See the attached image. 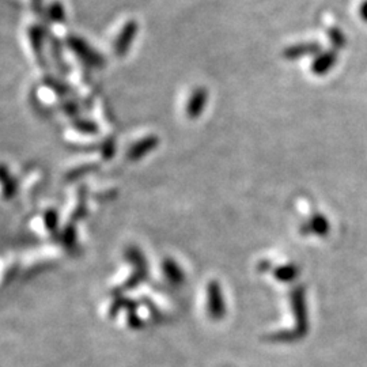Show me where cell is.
Wrapping results in <instances>:
<instances>
[{
  "label": "cell",
  "instance_id": "6da1fadb",
  "mask_svg": "<svg viewBox=\"0 0 367 367\" xmlns=\"http://www.w3.org/2000/svg\"><path fill=\"white\" fill-rule=\"evenodd\" d=\"M69 51L87 67L101 68L105 66V58L97 52L85 38L69 34L66 40Z\"/></svg>",
  "mask_w": 367,
  "mask_h": 367
},
{
  "label": "cell",
  "instance_id": "7a4b0ae2",
  "mask_svg": "<svg viewBox=\"0 0 367 367\" xmlns=\"http://www.w3.org/2000/svg\"><path fill=\"white\" fill-rule=\"evenodd\" d=\"M137 32H139V25L135 19H130L123 25L120 33L117 34L113 42V51L117 58H124L130 52Z\"/></svg>",
  "mask_w": 367,
  "mask_h": 367
},
{
  "label": "cell",
  "instance_id": "3957f363",
  "mask_svg": "<svg viewBox=\"0 0 367 367\" xmlns=\"http://www.w3.org/2000/svg\"><path fill=\"white\" fill-rule=\"evenodd\" d=\"M29 34V40H31V45H32V49H33L34 55H35V59L38 62V65L41 67H45L46 66V62H45V58H44V46H45V42L46 40L49 38V29L41 24H37V25H32L28 31Z\"/></svg>",
  "mask_w": 367,
  "mask_h": 367
},
{
  "label": "cell",
  "instance_id": "277c9868",
  "mask_svg": "<svg viewBox=\"0 0 367 367\" xmlns=\"http://www.w3.org/2000/svg\"><path fill=\"white\" fill-rule=\"evenodd\" d=\"M207 303H208V313L214 320L222 318L226 313V306L223 300V294L216 282H211L207 287Z\"/></svg>",
  "mask_w": 367,
  "mask_h": 367
},
{
  "label": "cell",
  "instance_id": "5b68a950",
  "mask_svg": "<svg viewBox=\"0 0 367 367\" xmlns=\"http://www.w3.org/2000/svg\"><path fill=\"white\" fill-rule=\"evenodd\" d=\"M207 100H208V92L204 87H198L192 92L189 100L187 102V108H185V114L188 119L195 120L198 117H200L205 105H207Z\"/></svg>",
  "mask_w": 367,
  "mask_h": 367
},
{
  "label": "cell",
  "instance_id": "8992f818",
  "mask_svg": "<svg viewBox=\"0 0 367 367\" xmlns=\"http://www.w3.org/2000/svg\"><path fill=\"white\" fill-rule=\"evenodd\" d=\"M321 52V45L317 42H300L291 45L283 51V58L287 60H297L305 56L318 55Z\"/></svg>",
  "mask_w": 367,
  "mask_h": 367
},
{
  "label": "cell",
  "instance_id": "52a82bcc",
  "mask_svg": "<svg viewBox=\"0 0 367 367\" xmlns=\"http://www.w3.org/2000/svg\"><path fill=\"white\" fill-rule=\"evenodd\" d=\"M160 140L157 136L151 135V136H147L139 142H136L134 146L128 150V160L130 161H140L143 157H146L148 153H151L153 150L157 148Z\"/></svg>",
  "mask_w": 367,
  "mask_h": 367
},
{
  "label": "cell",
  "instance_id": "ba28073f",
  "mask_svg": "<svg viewBox=\"0 0 367 367\" xmlns=\"http://www.w3.org/2000/svg\"><path fill=\"white\" fill-rule=\"evenodd\" d=\"M337 62V55L334 51H327V52H320L317 58L311 63V72L314 75L323 76L328 74Z\"/></svg>",
  "mask_w": 367,
  "mask_h": 367
},
{
  "label": "cell",
  "instance_id": "9c48e42d",
  "mask_svg": "<svg viewBox=\"0 0 367 367\" xmlns=\"http://www.w3.org/2000/svg\"><path fill=\"white\" fill-rule=\"evenodd\" d=\"M48 41H49L51 53H52V58H53V60H55L56 66L59 67L60 72H63V74H67L69 67H68L67 65H66V62H65V58H63V45H62L60 40H59L58 37H55V35H52V34H51V35H49V38H48Z\"/></svg>",
  "mask_w": 367,
  "mask_h": 367
},
{
  "label": "cell",
  "instance_id": "30bf717a",
  "mask_svg": "<svg viewBox=\"0 0 367 367\" xmlns=\"http://www.w3.org/2000/svg\"><path fill=\"white\" fill-rule=\"evenodd\" d=\"M162 271H164L165 276L173 284H181L184 282V279H185L182 269L180 268V266L176 262H173L171 259H167L162 263Z\"/></svg>",
  "mask_w": 367,
  "mask_h": 367
},
{
  "label": "cell",
  "instance_id": "8fae6325",
  "mask_svg": "<svg viewBox=\"0 0 367 367\" xmlns=\"http://www.w3.org/2000/svg\"><path fill=\"white\" fill-rule=\"evenodd\" d=\"M46 15H48V21L49 24H65L66 22V8L60 1H52L48 7H46Z\"/></svg>",
  "mask_w": 367,
  "mask_h": 367
},
{
  "label": "cell",
  "instance_id": "7c38bea8",
  "mask_svg": "<svg viewBox=\"0 0 367 367\" xmlns=\"http://www.w3.org/2000/svg\"><path fill=\"white\" fill-rule=\"evenodd\" d=\"M0 184H1L3 191H4V198L11 199L17 192V187H15V182L11 178L8 170L4 167H0Z\"/></svg>",
  "mask_w": 367,
  "mask_h": 367
},
{
  "label": "cell",
  "instance_id": "4fadbf2b",
  "mask_svg": "<svg viewBox=\"0 0 367 367\" xmlns=\"http://www.w3.org/2000/svg\"><path fill=\"white\" fill-rule=\"evenodd\" d=\"M327 33H328V37H330V41L331 44L334 45V49H341L345 44H347V38L344 33L339 29V28H334V26H328L327 28Z\"/></svg>",
  "mask_w": 367,
  "mask_h": 367
},
{
  "label": "cell",
  "instance_id": "5bb4252c",
  "mask_svg": "<svg viewBox=\"0 0 367 367\" xmlns=\"http://www.w3.org/2000/svg\"><path fill=\"white\" fill-rule=\"evenodd\" d=\"M275 275H276V279L282 282H290L296 279V276H298V268L296 266H283L276 269Z\"/></svg>",
  "mask_w": 367,
  "mask_h": 367
},
{
  "label": "cell",
  "instance_id": "9a60e30c",
  "mask_svg": "<svg viewBox=\"0 0 367 367\" xmlns=\"http://www.w3.org/2000/svg\"><path fill=\"white\" fill-rule=\"evenodd\" d=\"M32 8H33L34 14L40 18L41 25L48 28L49 21L46 15V6H44V0H32Z\"/></svg>",
  "mask_w": 367,
  "mask_h": 367
},
{
  "label": "cell",
  "instance_id": "2e32d148",
  "mask_svg": "<svg viewBox=\"0 0 367 367\" xmlns=\"http://www.w3.org/2000/svg\"><path fill=\"white\" fill-rule=\"evenodd\" d=\"M45 82H46V85H48V86H49L52 90L58 92L59 94H66V92H67V87H66L63 83H60L59 80L53 79L52 76H48V78H45Z\"/></svg>",
  "mask_w": 367,
  "mask_h": 367
},
{
  "label": "cell",
  "instance_id": "e0dca14e",
  "mask_svg": "<svg viewBox=\"0 0 367 367\" xmlns=\"http://www.w3.org/2000/svg\"><path fill=\"white\" fill-rule=\"evenodd\" d=\"M76 128H78L79 131H83V133H86V134L97 133V128L94 127V124H92V123H87V121H82V123H78Z\"/></svg>",
  "mask_w": 367,
  "mask_h": 367
},
{
  "label": "cell",
  "instance_id": "ac0fdd59",
  "mask_svg": "<svg viewBox=\"0 0 367 367\" xmlns=\"http://www.w3.org/2000/svg\"><path fill=\"white\" fill-rule=\"evenodd\" d=\"M56 223H58V215H56V212L49 211L46 214V216H45V226H48L49 229H52L53 226H56Z\"/></svg>",
  "mask_w": 367,
  "mask_h": 367
},
{
  "label": "cell",
  "instance_id": "d6986e66",
  "mask_svg": "<svg viewBox=\"0 0 367 367\" xmlns=\"http://www.w3.org/2000/svg\"><path fill=\"white\" fill-rule=\"evenodd\" d=\"M359 17L367 22V0H365L361 6H359Z\"/></svg>",
  "mask_w": 367,
  "mask_h": 367
}]
</instances>
